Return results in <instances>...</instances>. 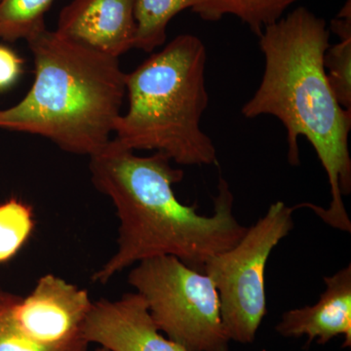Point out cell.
<instances>
[{
    "instance_id": "cell-1",
    "label": "cell",
    "mask_w": 351,
    "mask_h": 351,
    "mask_svg": "<svg viewBox=\"0 0 351 351\" xmlns=\"http://www.w3.org/2000/svg\"><path fill=\"white\" fill-rule=\"evenodd\" d=\"M161 152L138 156L110 140L90 156L95 188L112 201L119 219L117 249L94 272L92 281L108 283L127 267L147 258L172 256L203 272L210 258L232 248L246 232L233 214L234 197L219 177L211 216L197 213V204L178 199L173 186L184 171Z\"/></svg>"
},
{
    "instance_id": "cell-2",
    "label": "cell",
    "mask_w": 351,
    "mask_h": 351,
    "mask_svg": "<svg viewBox=\"0 0 351 351\" xmlns=\"http://www.w3.org/2000/svg\"><path fill=\"white\" fill-rule=\"evenodd\" d=\"M265 60L262 82L242 108L246 119L271 115L287 132L288 160L301 163L299 140L311 143L328 176L332 200L326 209L311 208L327 225L351 232L343 196L351 191L348 136L351 110L339 105L324 68L330 46L326 21L306 7H298L267 25L258 36Z\"/></svg>"
},
{
    "instance_id": "cell-3",
    "label": "cell",
    "mask_w": 351,
    "mask_h": 351,
    "mask_svg": "<svg viewBox=\"0 0 351 351\" xmlns=\"http://www.w3.org/2000/svg\"><path fill=\"white\" fill-rule=\"evenodd\" d=\"M34 82L0 110V128L41 136L69 154L92 156L110 143L126 93L119 58L43 31L27 39Z\"/></svg>"
},
{
    "instance_id": "cell-4",
    "label": "cell",
    "mask_w": 351,
    "mask_h": 351,
    "mask_svg": "<svg viewBox=\"0 0 351 351\" xmlns=\"http://www.w3.org/2000/svg\"><path fill=\"white\" fill-rule=\"evenodd\" d=\"M207 52L193 34H181L126 73L129 108L115 120L117 141L132 151H154L179 165L217 163L212 138L201 129L209 95Z\"/></svg>"
},
{
    "instance_id": "cell-5",
    "label": "cell",
    "mask_w": 351,
    "mask_h": 351,
    "mask_svg": "<svg viewBox=\"0 0 351 351\" xmlns=\"http://www.w3.org/2000/svg\"><path fill=\"white\" fill-rule=\"evenodd\" d=\"M128 283L147 304L159 331L186 351H228L216 285L179 258L160 256L136 263Z\"/></svg>"
},
{
    "instance_id": "cell-6",
    "label": "cell",
    "mask_w": 351,
    "mask_h": 351,
    "mask_svg": "<svg viewBox=\"0 0 351 351\" xmlns=\"http://www.w3.org/2000/svg\"><path fill=\"white\" fill-rule=\"evenodd\" d=\"M295 208L270 205L232 248L210 258L203 272L218 290L221 321L230 341L251 343L267 314L265 272L270 254L294 228Z\"/></svg>"
},
{
    "instance_id": "cell-7",
    "label": "cell",
    "mask_w": 351,
    "mask_h": 351,
    "mask_svg": "<svg viewBox=\"0 0 351 351\" xmlns=\"http://www.w3.org/2000/svg\"><path fill=\"white\" fill-rule=\"evenodd\" d=\"M93 302L86 290L54 276L38 279L31 294L16 295L12 316L34 343L57 350L87 351L82 328Z\"/></svg>"
},
{
    "instance_id": "cell-8",
    "label": "cell",
    "mask_w": 351,
    "mask_h": 351,
    "mask_svg": "<svg viewBox=\"0 0 351 351\" xmlns=\"http://www.w3.org/2000/svg\"><path fill=\"white\" fill-rule=\"evenodd\" d=\"M82 332L88 343L110 351H186L164 338L138 293L93 302Z\"/></svg>"
},
{
    "instance_id": "cell-9",
    "label": "cell",
    "mask_w": 351,
    "mask_h": 351,
    "mask_svg": "<svg viewBox=\"0 0 351 351\" xmlns=\"http://www.w3.org/2000/svg\"><path fill=\"white\" fill-rule=\"evenodd\" d=\"M135 0H73L61 11L56 32L104 54L119 58L134 48Z\"/></svg>"
},
{
    "instance_id": "cell-10",
    "label": "cell",
    "mask_w": 351,
    "mask_h": 351,
    "mask_svg": "<svg viewBox=\"0 0 351 351\" xmlns=\"http://www.w3.org/2000/svg\"><path fill=\"white\" fill-rule=\"evenodd\" d=\"M326 289L313 306L291 309L283 313L276 332L285 338L306 336V346L313 341L326 345L343 335V348L351 346V265L334 276L324 277Z\"/></svg>"
},
{
    "instance_id": "cell-11",
    "label": "cell",
    "mask_w": 351,
    "mask_h": 351,
    "mask_svg": "<svg viewBox=\"0 0 351 351\" xmlns=\"http://www.w3.org/2000/svg\"><path fill=\"white\" fill-rule=\"evenodd\" d=\"M209 0H135L136 36L134 48L151 53L165 43L173 18L186 9L199 17Z\"/></svg>"
},
{
    "instance_id": "cell-12",
    "label": "cell",
    "mask_w": 351,
    "mask_h": 351,
    "mask_svg": "<svg viewBox=\"0 0 351 351\" xmlns=\"http://www.w3.org/2000/svg\"><path fill=\"white\" fill-rule=\"evenodd\" d=\"M298 0H209L200 18L217 22L226 15H232L248 25L250 31L260 36L267 25L283 17L289 7Z\"/></svg>"
},
{
    "instance_id": "cell-13",
    "label": "cell",
    "mask_w": 351,
    "mask_h": 351,
    "mask_svg": "<svg viewBox=\"0 0 351 351\" xmlns=\"http://www.w3.org/2000/svg\"><path fill=\"white\" fill-rule=\"evenodd\" d=\"M53 0H0V38L29 39L45 29L44 18Z\"/></svg>"
},
{
    "instance_id": "cell-14",
    "label": "cell",
    "mask_w": 351,
    "mask_h": 351,
    "mask_svg": "<svg viewBox=\"0 0 351 351\" xmlns=\"http://www.w3.org/2000/svg\"><path fill=\"white\" fill-rule=\"evenodd\" d=\"M36 226L32 208L16 198L0 204V265L12 260Z\"/></svg>"
},
{
    "instance_id": "cell-15",
    "label": "cell",
    "mask_w": 351,
    "mask_h": 351,
    "mask_svg": "<svg viewBox=\"0 0 351 351\" xmlns=\"http://www.w3.org/2000/svg\"><path fill=\"white\" fill-rule=\"evenodd\" d=\"M328 82L339 105L351 110V36L339 38L324 54Z\"/></svg>"
},
{
    "instance_id": "cell-16",
    "label": "cell",
    "mask_w": 351,
    "mask_h": 351,
    "mask_svg": "<svg viewBox=\"0 0 351 351\" xmlns=\"http://www.w3.org/2000/svg\"><path fill=\"white\" fill-rule=\"evenodd\" d=\"M16 295L0 292V351H78L44 348L27 338L16 325L12 304Z\"/></svg>"
},
{
    "instance_id": "cell-17",
    "label": "cell",
    "mask_w": 351,
    "mask_h": 351,
    "mask_svg": "<svg viewBox=\"0 0 351 351\" xmlns=\"http://www.w3.org/2000/svg\"><path fill=\"white\" fill-rule=\"evenodd\" d=\"M22 69L23 60L10 48L0 45V92L18 82Z\"/></svg>"
},
{
    "instance_id": "cell-18",
    "label": "cell",
    "mask_w": 351,
    "mask_h": 351,
    "mask_svg": "<svg viewBox=\"0 0 351 351\" xmlns=\"http://www.w3.org/2000/svg\"><path fill=\"white\" fill-rule=\"evenodd\" d=\"M96 351H110V350H108L107 348H101V346H100V348H97Z\"/></svg>"
}]
</instances>
